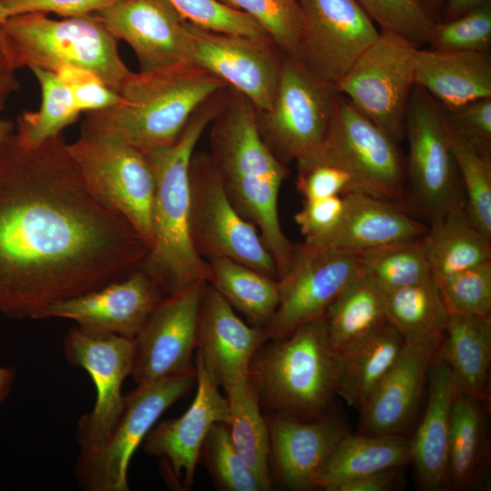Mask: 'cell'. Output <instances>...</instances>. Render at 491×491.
I'll use <instances>...</instances> for the list:
<instances>
[{
	"mask_svg": "<svg viewBox=\"0 0 491 491\" xmlns=\"http://www.w3.org/2000/svg\"><path fill=\"white\" fill-rule=\"evenodd\" d=\"M149 247L87 186L63 134L0 159V312L33 318L48 306L120 280Z\"/></svg>",
	"mask_w": 491,
	"mask_h": 491,
	"instance_id": "1",
	"label": "cell"
},
{
	"mask_svg": "<svg viewBox=\"0 0 491 491\" xmlns=\"http://www.w3.org/2000/svg\"><path fill=\"white\" fill-rule=\"evenodd\" d=\"M211 157L232 204L258 230L277 269H289L296 246L281 227L278 196L288 170L263 141L256 109L228 86L225 102L210 124Z\"/></svg>",
	"mask_w": 491,
	"mask_h": 491,
	"instance_id": "2",
	"label": "cell"
},
{
	"mask_svg": "<svg viewBox=\"0 0 491 491\" xmlns=\"http://www.w3.org/2000/svg\"><path fill=\"white\" fill-rule=\"evenodd\" d=\"M227 88L205 101L177 139L145 152L155 177L153 245L140 268L163 296L206 281L210 268L190 235V164L201 135L221 109Z\"/></svg>",
	"mask_w": 491,
	"mask_h": 491,
	"instance_id": "3",
	"label": "cell"
},
{
	"mask_svg": "<svg viewBox=\"0 0 491 491\" xmlns=\"http://www.w3.org/2000/svg\"><path fill=\"white\" fill-rule=\"evenodd\" d=\"M227 87L195 64L132 73L114 106L87 113L82 128L115 137L142 152L174 143L194 112Z\"/></svg>",
	"mask_w": 491,
	"mask_h": 491,
	"instance_id": "4",
	"label": "cell"
},
{
	"mask_svg": "<svg viewBox=\"0 0 491 491\" xmlns=\"http://www.w3.org/2000/svg\"><path fill=\"white\" fill-rule=\"evenodd\" d=\"M340 376L341 356L329 341L324 317L266 340L248 371L268 414L301 421L320 419L336 407Z\"/></svg>",
	"mask_w": 491,
	"mask_h": 491,
	"instance_id": "5",
	"label": "cell"
},
{
	"mask_svg": "<svg viewBox=\"0 0 491 491\" xmlns=\"http://www.w3.org/2000/svg\"><path fill=\"white\" fill-rule=\"evenodd\" d=\"M16 68L55 72L73 65L95 74L116 93L132 75L118 51V39L94 14L52 19L46 14L9 16L4 24Z\"/></svg>",
	"mask_w": 491,
	"mask_h": 491,
	"instance_id": "6",
	"label": "cell"
},
{
	"mask_svg": "<svg viewBox=\"0 0 491 491\" xmlns=\"http://www.w3.org/2000/svg\"><path fill=\"white\" fill-rule=\"evenodd\" d=\"M409 152L406 182L412 205L428 226L464 201L461 179L451 147L449 122L444 107L414 85L406 115Z\"/></svg>",
	"mask_w": 491,
	"mask_h": 491,
	"instance_id": "7",
	"label": "cell"
},
{
	"mask_svg": "<svg viewBox=\"0 0 491 491\" xmlns=\"http://www.w3.org/2000/svg\"><path fill=\"white\" fill-rule=\"evenodd\" d=\"M190 235L205 260L228 258L277 278L276 263L257 228L232 204L207 152L190 164Z\"/></svg>",
	"mask_w": 491,
	"mask_h": 491,
	"instance_id": "8",
	"label": "cell"
},
{
	"mask_svg": "<svg viewBox=\"0 0 491 491\" xmlns=\"http://www.w3.org/2000/svg\"><path fill=\"white\" fill-rule=\"evenodd\" d=\"M195 381V371L136 385L125 396L121 415L106 440L95 450L80 451L75 465L79 486L85 491H129L133 454L159 416Z\"/></svg>",
	"mask_w": 491,
	"mask_h": 491,
	"instance_id": "9",
	"label": "cell"
},
{
	"mask_svg": "<svg viewBox=\"0 0 491 491\" xmlns=\"http://www.w3.org/2000/svg\"><path fill=\"white\" fill-rule=\"evenodd\" d=\"M68 149L89 189L120 213L150 250L155 177L145 154L115 137L82 127Z\"/></svg>",
	"mask_w": 491,
	"mask_h": 491,
	"instance_id": "10",
	"label": "cell"
},
{
	"mask_svg": "<svg viewBox=\"0 0 491 491\" xmlns=\"http://www.w3.org/2000/svg\"><path fill=\"white\" fill-rule=\"evenodd\" d=\"M418 48L400 35L380 30L335 85L339 94L397 144L405 136Z\"/></svg>",
	"mask_w": 491,
	"mask_h": 491,
	"instance_id": "11",
	"label": "cell"
},
{
	"mask_svg": "<svg viewBox=\"0 0 491 491\" xmlns=\"http://www.w3.org/2000/svg\"><path fill=\"white\" fill-rule=\"evenodd\" d=\"M337 91L285 55L277 92L267 111H257L260 135L284 165L304 162L322 146Z\"/></svg>",
	"mask_w": 491,
	"mask_h": 491,
	"instance_id": "12",
	"label": "cell"
},
{
	"mask_svg": "<svg viewBox=\"0 0 491 491\" xmlns=\"http://www.w3.org/2000/svg\"><path fill=\"white\" fill-rule=\"evenodd\" d=\"M397 145L337 92L321 148L298 164L333 163L353 175L362 193L397 202L406 188L405 159Z\"/></svg>",
	"mask_w": 491,
	"mask_h": 491,
	"instance_id": "13",
	"label": "cell"
},
{
	"mask_svg": "<svg viewBox=\"0 0 491 491\" xmlns=\"http://www.w3.org/2000/svg\"><path fill=\"white\" fill-rule=\"evenodd\" d=\"M362 275L358 254L296 246L293 262L280 278L279 302L265 326L267 340L282 338L323 318L330 305Z\"/></svg>",
	"mask_w": 491,
	"mask_h": 491,
	"instance_id": "14",
	"label": "cell"
},
{
	"mask_svg": "<svg viewBox=\"0 0 491 491\" xmlns=\"http://www.w3.org/2000/svg\"><path fill=\"white\" fill-rule=\"evenodd\" d=\"M193 63L246 96L257 111L274 103L285 54L270 37L218 32L188 23Z\"/></svg>",
	"mask_w": 491,
	"mask_h": 491,
	"instance_id": "15",
	"label": "cell"
},
{
	"mask_svg": "<svg viewBox=\"0 0 491 491\" xmlns=\"http://www.w3.org/2000/svg\"><path fill=\"white\" fill-rule=\"evenodd\" d=\"M63 349L66 360L84 368L95 386L94 407L80 417L76 427L80 451H92L106 440L123 410L122 386L132 373L134 342L121 336L90 334L76 326L69 329Z\"/></svg>",
	"mask_w": 491,
	"mask_h": 491,
	"instance_id": "16",
	"label": "cell"
},
{
	"mask_svg": "<svg viewBox=\"0 0 491 491\" xmlns=\"http://www.w3.org/2000/svg\"><path fill=\"white\" fill-rule=\"evenodd\" d=\"M297 1L303 30L296 61L335 86L379 31L356 0Z\"/></svg>",
	"mask_w": 491,
	"mask_h": 491,
	"instance_id": "17",
	"label": "cell"
},
{
	"mask_svg": "<svg viewBox=\"0 0 491 491\" xmlns=\"http://www.w3.org/2000/svg\"><path fill=\"white\" fill-rule=\"evenodd\" d=\"M205 283L163 296L134 337L131 376L136 385L195 371L193 354Z\"/></svg>",
	"mask_w": 491,
	"mask_h": 491,
	"instance_id": "18",
	"label": "cell"
},
{
	"mask_svg": "<svg viewBox=\"0 0 491 491\" xmlns=\"http://www.w3.org/2000/svg\"><path fill=\"white\" fill-rule=\"evenodd\" d=\"M196 394L179 417L153 426L145 437V453L162 459L165 479L179 489H189L204 441L212 426L228 419L227 400L216 380L196 352Z\"/></svg>",
	"mask_w": 491,
	"mask_h": 491,
	"instance_id": "19",
	"label": "cell"
},
{
	"mask_svg": "<svg viewBox=\"0 0 491 491\" xmlns=\"http://www.w3.org/2000/svg\"><path fill=\"white\" fill-rule=\"evenodd\" d=\"M95 15L131 46L139 72L194 64L189 21L168 0H120Z\"/></svg>",
	"mask_w": 491,
	"mask_h": 491,
	"instance_id": "20",
	"label": "cell"
},
{
	"mask_svg": "<svg viewBox=\"0 0 491 491\" xmlns=\"http://www.w3.org/2000/svg\"><path fill=\"white\" fill-rule=\"evenodd\" d=\"M162 297L156 283L139 267L120 280L52 304L35 319H69L90 334L134 339Z\"/></svg>",
	"mask_w": 491,
	"mask_h": 491,
	"instance_id": "21",
	"label": "cell"
},
{
	"mask_svg": "<svg viewBox=\"0 0 491 491\" xmlns=\"http://www.w3.org/2000/svg\"><path fill=\"white\" fill-rule=\"evenodd\" d=\"M269 462L277 481L294 491L316 488L317 476L338 443L351 430L336 406L326 416L301 421L266 414Z\"/></svg>",
	"mask_w": 491,
	"mask_h": 491,
	"instance_id": "22",
	"label": "cell"
},
{
	"mask_svg": "<svg viewBox=\"0 0 491 491\" xmlns=\"http://www.w3.org/2000/svg\"><path fill=\"white\" fill-rule=\"evenodd\" d=\"M443 334L405 340L395 364L360 410V434L405 435L416 416Z\"/></svg>",
	"mask_w": 491,
	"mask_h": 491,
	"instance_id": "23",
	"label": "cell"
},
{
	"mask_svg": "<svg viewBox=\"0 0 491 491\" xmlns=\"http://www.w3.org/2000/svg\"><path fill=\"white\" fill-rule=\"evenodd\" d=\"M267 340L265 327L245 323L207 282L198 315L197 353L223 388L248 376L251 360Z\"/></svg>",
	"mask_w": 491,
	"mask_h": 491,
	"instance_id": "24",
	"label": "cell"
},
{
	"mask_svg": "<svg viewBox=\"0 0 491 491\" xmlns=\"http://www.w3.org/2000/svg\"><path fill=\"white\" fill-rule=\"evenodd\" d=\"M345 212L326 236L306 244L360 254L425 235L428 225L409 216L396 202L361 192L346 194Z\"/></svg>",
	"mask_w": 491,
	"mask_h": 491,
	"instance_id": "25",
	"label": "cell"
},
{
	"mask_svg": "<svg viewBox=\"0 0 491 491\" xmlns=\"http://www.w3.org/2000/svg\"><path fill=\"white\" fill-rule=\"evenodd\" d=\"M427 398L420 423L410 438L411 464L420 490H446L448 440L456 391L451 371L437 355L427 379Z\"/></svg>",
	"mask_w": 491,
	"mask_h": 491,
	"instance_id": "26",
	"label": "cell"
},
{
	"mask_svg": "<svg viewBox=\"0 0 491 491\" xmlns=\"http://www.w3.org/2000/svg\"><path fill=\"white\" fill-rule=\"evenodd\" d=\"M414 81L445 109H454L491 97V57L488 52L419 47Z\"/></svg>",
	"mask_w": 491,
	"mask_h": 491,
	"instance_id": "27",
	"label": "cell"
},
{
	"mask_svg": "<svg viewBox=\"0 0 491 491\" xmlns=\"http://www.w3.org/2000/svg\"><path fill=\"white\" fill-rule=\"evenodd\" d=\"M487 406L456 391L447 451L446 490H486L490 486Z\"/></svg>",
	"mask_w": 491,
	"mask_h": 491,
	"instance_id": "28",
	"label": "cell"
},
{
	"mask_svg": "<svg viewBox=\"0 0 491 491\" xmlns=\"http://www.w3.org/2000/svg\"><path fill=\"white\" fill-rule=\"evenodd\" d=\"M438 356L448 366L456 390L487 406L491 317L450 314Z\"/></svg>",
	"mask_w": 491,
	"mask_h": 491,
	"instance_id": "29",
	"label": "cell"
},
{
	"mask_svg": "<svg viewBox=\"0 0 491 491\" xmlns=\"http://www.w3.org/2000/svg\"><path fill=\"white\" fill-rule=\"evenodd\" d=\"M404 345L405 338L386 320L340 352L338 396L360 411L395 364Z\"/></svg>",
	"mask_w": 491,
	"mask_h": 491,
	"instance_id": "30",
	"label": "cell"
},
{
	"mask_svg": "<svg viewBox=\"0 0 491 491\" xmlns=\"http://www.w3.org/2000/svg\"><path fill=\"white\" fill-rule=\"evenodd\" d=\"M411 461L410 438L405 435L349 433L322 466L316 488L336 491L351 479Z\"/></svg>",
	"mask_w": 491,
	"mask_h": 491,
	"instance_id": "31",
	"label": "cell"
},
{
	"mask_svg": "<svg viewBox=\"0 0 491 491\" xmlns=\"http://www.w3.org/2000/svg\"><path fill=\"white\" fill-rule=\"evenodd\" d=\"M426 244L431 274L436 282L491 260V238L472 223L464 201L428 226Z\"/></svg>",
	"mask_w": 491,
	"mask_h": 491,
	"instance_id": "32",
	"label": "cell"
},
{
	"mask_svg": "<svg viewBox=\"0 0 491 491\" xmlns=\"http://www.w3.org/2000/svg\"><path fill=\"white\" fill-rule=\"evenodd\" d=\"M224 389L228 405L225 424L231 439L265 491L271 490L269 432L256 393L248 376L233 382Z\"/></svg>",
	"mask_w": 491,
	"mask_h": 491,
	"instance_id": "33",
	"label": "cell"
},
{
	"mask_svg": "<svg viewBox=\"0 0 491 491\" xmlns=\"http://www.w3.org/2000/svg\"><path fill=\"white\" fill-rule=\"evenodd\" d=\"M207 262V283L244 315L248 324L265 327L278 306V279L228 258Z\"/></svg>",
	"mask_w": 491,
	"mask_h": 491,
	"instance_id": "34",
	"label": "cell"
},
{
	"mask_svg": "<svg viewBox=\"0 0 491 491\" xmlns=\"http://www.w3.org/2000/svg\"><path fill=\"white\" fill-rule=\"evenodd\" d=\"M385 293L363 274L330 305L324 316L329 341L338 352L386 320Z\"/></svg>",
	"mask_w": 491,
	"mask_h": 491,
	"instance_id": "35",
	"label": "cell"
},
{
	"mask_svg": "<svg viewBox=\"0 0 491 491\" xmlns=\"http://www.w3.org/2000/svg\"><path fill=\"white\" fill-rule=\"evenodd\" d=\"M384 293L386 318L405 340L443 334L450 314L433 276Z\"/></svg>",
	"mask_w": 491,
	"mask_h": 491,
	"instance_id": "36",
	"label": "cell"
},
{
	"mask_svg": "<svg viewBox=\"0 0 491 491\" xmlns=\"http://www.w3.org/2000/svg\"><path fill=\"white\" fill-rule=\"evenodd\" d=\"M29 69L41 88V105L37 111L26 110L18 115L15 138L22 145L35 146L62 134L78 119L81 111L55 72L40 67Z\"/></svg>",
	"mask_w": 491,
	"mask_h": 491,
	"instance_id": "37",
	"label": "cell"
},
{
	"mask_svg": "<svg viewBox=\"0 0 491 491\" xmlns=\"http://www.w3.org/2000/svg\"><path fill=\"white\" fill-rule=\"evenodd\" d=\"M426 235L358 254L362 274L384 292L427 280Z\"/></svg>",
	"mask_w": 491,
	"mask_h": 491,
	"instance_id": "38",
	"label": "cell"
},
{
	"mask_svg": "<svg viewBox=\"0 0 491 491\" xmlns=\"http://www.w3.org/2000/svg\"><path fill=\"white\" fill-rule=\"evenodd\" d=\"M449 135L465 190L466 214L472 223L491 238V150L472 143L455 130L450 123Z\"/></svg>",
	"mask_w": 491,
	"mask_h": 491,
	"instance_id": "39",
	"label": "cell"
},
{
	"mask_svg": "<svg viewBox=\"0 0 491 491\" xmlns=\"http://www.w3.org/2000/svg\"><path fill=\"white\" fill-rule=\"evenodd\" d=\"M200 457L217 489L265 491L236 450L225 423L212 426L202 446Z\"/></svg>",
	"mask_w": 491,
	"mask_h": 491,
	"instance_id": "40",
	"label": "cell"
},
{
	"mask_svg": "<svg viewBox=\"0 0 491 491\" xmlns=\"http://www.w3.org/2000/svg\"><path fill=\"white\" fill-rule=\"evenodd\" d=\"M253 18L287 56L296 60L303 30L297 0H218Z\"/></svg>",
	"mask_w": 491,
	"mask_h": 491,
	"instance_id": "41",
	"label": "cell"
},
{
	"mask_svg": "<svg viewBox=\"0 0 491 491\" xmlns=\"http://www.w3.org/2000/svg\"><path fill=\"white\" fill-rule=\"evenodd\" d=\"M380 30L400 35L421 47L430 45L436 23L419 0H356Z\"/></svg>",
	"mask_w": 491,
	"mask_h": 491,
	"instance_id": "42",
	"label": "cell"
},
{
	"mask_svg": "<svg viewBox=\"0 0 491 491\" xmlns=\"http://www.w3.org/2000/svg\"><path fill=\"white\" fill-rule=\"evenodd\" d=\"M437 283L449 314L490 316L491 260Z\"/></svg>",
	"mask_w": 491,
	"mask_h": 491,
	"instance_id": "43",
	"label": "cell"
},
{
	"mask_svg": "<svg viewBox=\"0 0 491 491\" xmlns=\"http://www.w3.org/2000/svg\"><path fill=\"white\" fill-rule=\"evenodd\" d=\"M491 44V3L456 18L436 23L432 49L487 52Z\"/></svg>",
	"mask_w": 491,
	"mask_h": 491,
	"instance_id": "44",
	"label": "cell"
},
{
	"mask_svg": "<svg viewBox=\"0 0 491 491\" xmlns=\"http://www.w3.org/2000/svg\"><path fill=\"white\" fill-rule=\"evenodd\" d=\"M190 23L198 26L252 37H269L253 18L218 0H168Z\"/></svg>",
	"mask_w": 491,
	"mask_h": 491,
	"instance_id": "45",
	"label": "cell"
},
{
	"mask_svg": "<svg viewBox=\"0 0 491 491\" xmlns=\"http://www.w3.org/2000/svg\"><path fill=\"white\" fill-rule=\"evenodd\" d=\"M296 166L298 172L297 189L304 200L361 192L353 175L333 163L311 160L298 164Z\"/></svg>",
	"mask_w": 491,
	"mask_h": 491,
	"instance_id": "46",
	"label": "cell"
},
{
	"mask_svg": "<svg viewBox=\"0 0 491 491\" xmlns=\"http://www.w3.org/2000/svg\"><path fill=\"white\" fill-rule=\"evenodd\" d=\"M55 73L70 91L81 113L105 110L120 101L118 93L108 87L95 74L87 69L62 65Z\"/></svg>",
	"mask_w": 491,
	"mask_h": 491,
	"instance_id": "47",
	"label": "cell"
},
{
	"mask_svg": "<svg viewBox=\"0 0 491 491\" xmlns=\"http://www.w3.org/2000/svg\"><path fill=\"white\" fill-rule=\"evenodd\" d=\"M345 206L344 195L305 200L295 215L305 242L318 240L333 232L343 217Z\"/></svg>",
	"mask_w": 491,
	"mask_h": 491,
	"instance_id": "48",
	"label": "cell"
},
{
	"mask_svg": "<svg viewBox=\"0 0 491 491\" xmlns=\"http://www.w3.org/2000/svg\"><path fill=\"white\" fill-rule=\"evenodd\" d=\"M445 111L455 130L480 147L491 150V97Z\"/></svg>",
	"mask_w": 491,
	"mask_h": 491,
	"instance_id": "49",
	"label": "cell"
},
{
	"mask_svg": "<svg viewBox=\"0 0 491 491\" xmlns=\"http://www.w3.org/2000/svg\"><path fill=\"white\" fill-rule=\"evenodd\" d=\"M120 0H0L9 16L53 13L66 17L96 14Z\"/></svg>",
	"mask_w": 491,
	"mask_h": 491,
	"instance_id": "50",
	"label": "cell"
},
{
	"mask_svg": "<svg viewBox=\"0 0 491 491\" xmlns=\"http://www.w3.org/2000/svg\"><path fill=\"white\" fill-rule=\"evenodd\" d=\"M403 467H389L364 475L342 484L336 491L400 490L406 485Z\"/></svg>",
	"mask_w": 491,
	"mask_h": 491,
	"instance_id": "51",
	"label": "cell"
},
{
	"mask_svg": "<svg viewBox=\"0 0 491 491\" xmlns=\"http://www.w3.org/2000/svg\"><path fill=\"white\" fill-rule=\"evenodd\" d=\"M16 70L4 24H0V110L5 108L11 95L19 89Z\"/></svg>",
	"mask_w": 491,
	"mask_h": 491,
	"instance_id": "52",
	"label": "cell"
},
{
	"mask_svg": "<svg viewBox=\"0 0 491 491\" xmlns=\"http://www.w3.org/2000/svg\"><path fill=\"white\" fill-rule=\"evenodd\" d=\"M489 3H491V0H447L444 8V21L456 18Z\"/></svg>",
	"mask_w": 491,
	"mask_h": 491,
	"instance_id": "53",
	"label": "cell"
},
{
	"mask_svg": "<svg viewBox=\"0 0 491 491\" xmlns=\"http://www.w3.org/2000/svg\"><path fill=\"white\" fill-rule=\"evenodd\" d=\"M15 380V371L12 367L0 366V405L10 395Z\"/></svg>",
	"mask_w": 491,
	"mask_h": 491,
	"instance_id": "54",
	"label": "cell"
},
{
	"mask_svg": "<svg viewBox=\"0 0 491 491\" xmlns=\"http://www.w3.org/2000/svg\"><path fill=\"white\" fill-rule=\"evenodd\" d=\"M13 122L0 117V159L15 135Z\"/></svg>",
	"mask_w": 491,
	"mask_h": 491,
	"instance_id": "55",
	"label": "cell"
},
{
	"mask_svg": "<svg viewBox=\"0 0 491 491\" xmlns=\"http://www.w3.org/2000/svg\"><path fill=\"white\" fill-rule=\"evenodd\" d=\"M426 10L434 16L442 5V0H419Z\"/></svg>",
	"mask_w": 491,
	"mask_h": 491,
	"instance_id": "56",
	"label": "cell"
},
{
	"mask_svg": "<svg viewBox=\"0 0 491 491\" xmlns=\"http://www.w3.org/2000/svg\"><path fill=\"white\" fill-rule=\"evenodd\" d=\"M8 17V14L0 3V24H5Z\"/></svg>",
	"mask_w": 491,
	"mask_h": 491,
	"instance_id": "57",
	"label": "cell"
}]
</instances>
